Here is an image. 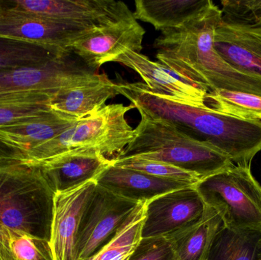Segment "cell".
<instances>
[{"label": "cell", "mask_w": 261, "mask_h": 260, "mask_svg": "<svg viewBox=\"0 0 261 260\" xmlns=\"http://www.w3.org/2000/svg\"><path fill=\"white\" fill-rule=\"evenodd\" d=\"M77 121L50 110L35 117L0 126V141L25 155L34 148L58 137L71 128Z\"/></svg>", "instance_id": "18"}, {"label": "cell", "mask_w": 261, "mask_h": 260, "mask_svg": "<svg viewBox=\"0 0 261 260\" xmlns=\"http://www.w3.org/2000/svg\"><path fill=\"white\" fill-rule=\"evenodd\" d=\"M205 206L216 210L231 229H261V186L251 166H234L195 186Z\"/></svg>", "instance_id": "6"}, {"label": "cell", "mask_w": 261, "mask_h": 260, "mask_svg": "<svg viewBox=\"0 0 261 260\" xmlns=\"http://www.w3.org/2000/svg\"><path fill=\"white\" fill-rule=\"evenodd\" d=\"M205 209L195 186L156 197L146 203L141 238H168L197 222Z\"/></svg>", "instance_id": "10"}, {"label": "cell", "mask_w": 261, "mask_h": 260, "mask_svg": "<svg viewBox=\"0 0 261 260\" xmlns=\"http://www.w3.org/2000/svg\"><path fill=\"white\" fill-rule=\"evenodd\" d=\"M222 21V10L210 2L184 25L161 32L153 43L156 59L208 92L223 89L261 96V79L234 70L216 51L215 32Z\"/></svg>", "instance_id": "1"}, {"label": "cell", "mask_w": 261, "mask_h": 260, "mask_svg": "<svg viewBox=\"0 0 261 260\" xmlns=\"http://www.w3.org/2000/svg\"><path fill=\"white\" fill-rule=\"evenodd\" d=\"M113 165L126 169H135L148 175L166 180H175L196 186L202 178L193 172L184 170L169 163L139 157L113 158Z\"/></svg>", "instance_id": "26"}, {"label": "cell", "mask_w": 261, "mask_h": 260, "mask_svg": "<svg viewBox=\"0 0 261 260\" xmlns=\"http://www.w3.org/2000/svg\"><path fill=\"white\" fill-rule=\"evenodd\" d=\"M120 95L152 119L165 121L188 135L208 142L236 166H251L261 151V121H247L176 102L156 94L143 82L118 83Z\"/></svg>", "instance_id": "2"}, {"label": "cell", "mask_w": 261, "mask_h": 260, "mask_svg": "<svg viewBox=\"0 0 261 260\" xmlns=\"http://www.w3.org/2000/svg\"><path fill=\"white\" fill-rule=\"evenodd\" d=\"M120 95L118 83L106 73L85 85L63 90L50 104V109L81 120L97 112L110 99Z\"/></svg>", "instance_id": "19"}, {"label": "cell", "mask_w": 261, "mask_h": 260, "mask_svg": "<svg viewBox=\"0 0 261 260\" xmlns=\"http://www.w3.org/2000/svg\"><path fill=\"white\" fill-rule=\"evenodd\" d=\"M138 204L96 184L81 220L76 260L88 259L100 250L115 236Z\"/></svg>", "instance_id": "8"}, {"label": "cell", "mask_w": 261, "mask_h": 260, "mask_svg": "<svg viewBox=\"0 0 261 260\" xmlns=\"http://www.w3.org/2000/svg\"><path fill=\"white\" fill-rule=\"evenodd\" d=\"M93 29L15 10L8 3L0 16V37L63 49Z\"/></svg>", "instance_id": "12"}, {"label": "cell", "mask_w": 261, "mask_h": 260, "mask_svg": "<svg viewBox=\"0 0 261 260\" xmlns=\"http://www.w3.org/2000/svg\"><path fill=\"white\" fill-rule=\"evenodd\" d=\"M7 165L9 164L0 165V171L2 170V169H3V168L4 167V166H7Z\"/></svg>", "instance_id": "34"}, {"label": "cell", "mask_w": 261, "mask_h": 260, "mask_svg": "<svg viewBox=\"0 0 261 260\" xmlns=\"http://www.w3.org/2000/svg\"><path fill=\"white\" fill-rule=\"evenodd\" d=\"M96 183L118 196L138 203H147L171 191L194 186L119 167L113 163L97 177Z\"/></svg>", "instance_id": "17"}, {"label": "cell", "mask_w": 261, "mask_h": 260, "mask_svg": "<svg viewBox=\"0 0 261 260\" xmlns=\"http://www.w3.org/2000/svg\"><path fill=\"white\" fill-rule=\"evenodd\" d=\"M208 109L247 121H261V96L245 92L218 90L208 92L205 99Z\"/></svg>", "instance_id": "24"}, {"label": "cell", "mask_w": 261, "mask_h": 260, "mask_svg": "<svg viewBox=\"0 0 261 260\" xmlns=\"http://www.w3.org/2000/svg\"><path fill=\"white\" fill-rule=\"evenodd\" d=\"M114 62L138 73L153 93L181 103L206 108L205 99L208 90L184 79L161 63L130 50L121 55Z\"/></svg>", "instance_id": "14"}, {"label": "cell", "mask_w": 261, "mask_h": 260, "mask_svg": "<svg viewBox=\"0 0 261 260\" xmlns=\"http://www.w3.org/2000/svg\"><path fill=\"white\" fill-rule=\"evenodd\" d=\"M205 260H261V229L222 226Z\"/></svg>", "instance_id": "22"}, {"label": "cell", "mask_w": 261, "mask_h": 260, "mask_svg": "<svg viewBox=\"0 0 261 260\" xmlns=\"http://www.w3.org/2000/svg\"><path fill=\"white\" fill-rule=\"evenodd\" d=\"M55 192L35 165L16 162L0 171V224L50 242Z\"/></svg>", "instance_id": "4"}, {"label": "cell", "mask_w": 261, "mask_h": 260, "mask_svg": "<svg viewBox=\"0 0 261 260\" xmlns=\"http://www.w3.org/2000/svg\"><path fill=\"white\" fill-rule=\"evenodd\" d=\"M11 9L88 28H97L134 17L124 2L115 0H16Z\"/></svg>", "instance_id": "9"}, {"label": "cell", "mask_w": 261, "mask_h": 260, "mask_svg": "<svg viewBox=\"0 0 261 260\" xmlns=\"http://www.w3.org/2000/svg\"><path fill=\"white\" fill-rule=\"evenodd\" d=\"M96 187V181H91L55 194L50 238L54 260H76L81 220Z\"/></svg>", "instance_id": "13"}, {"label": "cell", "mask_w": 261, "mask_h": 260, "mask_svg": "<svg viewBox=\"0 0 261 260\" xmlns=\"http://www.w3.org/2000/svg\"><path fill=\"white\" fill-rule=\"evenodd\" d=\"M24 154L0 141V165L9 164L15 162H24Z\"/></svg>", "instance_id": "32"}, {"label": "cell", "mask_w": 261, "mask_h": 260, "mask_svg": "<svg viewBox=\"0 0 261 260\" xmlns=\"http://www.w3.org/2000/svg\"><path fill=\"white\" fill-rule=\"evenodd\" d=\"M134 108L123 104L106 105L58 137L26 153L24 163L35 164L75 150H95L107 157L119 155L135 137V129L125 117Z\"/></svg>", "instance_id": "5"}, {"label": "cell", "mask_w": 261, "mask_h": 260, "mask_svg": "<svg viewBox=\"0 0 261 260\" xmlns=\"http://www.w3.org/2000/svg\"><path fill=\"white\" fill-rule=\"evenodd\" d=\"M221 4L225 22L261 27V0H223Z\"/></svg>", "instance_id": "28"}, {"label": "cell", "mask_w": 261, "mask_h": 260, "mask_svg": "<svg viewBox=\"0 0 261 260\" xmlns=\"http://www.w3.org/2000/svg\"><path fill=\"white\" fill-rule=\"evenodd\" d=\"M222 226L219 213L206 206L197 222L166 238L171 244L175 260H205L213 238Z\"/></svg>", "instance_id": "21"}, {"label": "cell", "mask_w": 261, "mask_h": 260, "mask_svg": "<svg viewBox=\"0 0 261 260\" xmlns=\"http://www.w3.org/2000/svg\"><path fill=\"white\" fill-rule=\"evenodd\" d=\"M128 260H175L171 244L166 238H141Z\"/></svg>", "instance_id": "30"}, {"label": "cell", "mask_w": 261, "mask_h": 260, "mask_svg": "<svg viewBox=\"0 0 261 260\" xmlns=\"http://www.w3.org/2000/svg\"><path fill=\"white\" fill-rule=\"evenodd\" d=\"M214 47L234 70L261 79V27L239 25L222 20L215 32Z\"/></svg>", "instance_id": "16"}, {"label": "cell", "mask_w": 261, "mask_h": 260, "mask_svg": "<svg viewBox=\"0 0 261 260\" xmlns=\"http://www.w3.org/2000/svg\"><path fill=\"white\" fill-rule=\"evenodd\" d=\"M99 76L71 50L43 65L0 72V96L41 93L55 97L63 90L85 85Z\"/></svg>", "instance_id": "7"}, {"label": "cell", "mask_w": 261, "mask_h": 260, "mask_svg": "<svg viewBox=\"0 0 261 260\" xmlns=\"http://www.w3.org/2000/svg\"><path fill=\"white\" fill-rule=\"evenodd\" d=\"M139 157L169 163L204 179L234 166L208 142L197 140L165 121L141 114L135 137L115 158Z\"/></svg>", "instance_id": "3"}, {"label": "cell", "mask_w": 261, "mask_h": 260, "mask_svg": "<svg viewBox=\"0 0 261 260\" xmlns=\"http://www.w3.org/2000/svg\"><path fill=\"white\" fill-rule=\"evenodd\" d=\"M113 163L95 150H75L35 163L43 178L55 193L65 192L96 181Z\"/></svg>", "instance_id": "15"}, {"label": "cell", "mask_w": 261, "mask_h": 260, "mask_svg": "<svg viewBox=\"0 0 261 260\" xmlns=\"http://www.w3.org/2000/svg\"><path fill=\"white\" fill-rule=\"evenodd\" d=\"M145 30L135 17L93 29L72 44L73 51L94 71L128 50L141 53Z\"/></svg>", "instance_id": "11"}, {"label": "cell", "mask_w": 261, "mask_h": 260, "mask_svg": "<svg viewBox=\"0 0 261 260\" xmlns=\"http://www.w3.org/2000/svg\"><path fill=\"white\" fill-rule=\"evenodd\" d=\"M11 235L15 260H54L48 241L12 229Z\"/></svg>", "instance_id": "29"}, {"label": "cell", "mask_w": 261, "mask_h": 260, "mask_svg": "<svg viewBox=\"0 0 261 260\" xmlns=\"http://www.w3.org/2000/svg\"><path fill=\"white\" fill-rule=\"evenodd\" d=\"M0 260H15L12 248L11 229L0 224Z\"/></svg>", "instance_id": "31"}, {"label": "cell", "mask_w": 261, "mask_h": 260, "mask_svg": "<svg viewBox=\"0 0 261 260\" xmlns=\"http://www.w3.org/2000/svg\"><path fill=\"white\" fill-rule=\"evenodd\" d=\"M211 0H137L135 19L151 24L156 30L180 27L199 15Z\"/></svg>", "instance_id": "20"}, {"label": "cell", "mask_w": 261, "mask_h": 260, "mask_svg": "<svg viewBox=\"0 0 261 260\" xmlns=\"http://www.w3.org/2000/svg\"><path fill=\"white\" fill-rule=\"evenodd\" d=\"M145 204H138L115 236L93 256L85 260H128L141 240Z\"/></svg>", "instance_id": "25"}, {"label": "cell", "mask_w": 261, "mask_h": 260, "mask_svg": "<svg viewBox=\"0 0 261 260\" xmlns=\"http://www.w3.org/2000/svg\"><path fill=\"white\" fill-rule=\"evenodd\" d=\"M55 96L38 93L23 99L0 102V126L33 118L50 111Z\"/></svg>", "instance_id": "27"}, {"label": "cell", "mask_w": 261, "mask_h": 260, "mask_svg": "<svg viewBox=\"0 0 261 260\" xmlns=\"http://www.w3.org/2000/svg\"><path fill=\"white\" fill-rule=\"evenodd\" d=\"M71 50L0 37V72L43 65Z\"/></svg>", "instance_id": "23"}, {"label": "cell", "mask_w": 261, "mask_h": 260, "mask_svg": "<svg viewBox=\"0 0 261 260\" xmlns=\"http://www.w3.org/2000/svg\"><path fill=\"white\" fill-rule=\"evenodd\" d=\"M6 6H7V2L0 1V16H1L2 14L6 9Z\"/></svg>", "instance_id": "33"}]
</instances>
